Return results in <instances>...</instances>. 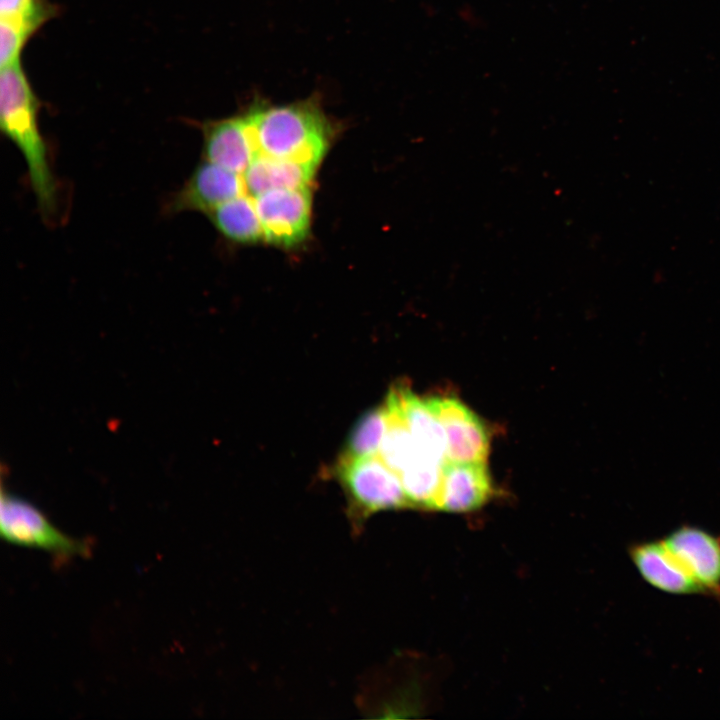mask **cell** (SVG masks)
Returning a JSON list of instances; mask_svg holds the SVG:
<instances>
[{
	"label": "cell",
	"instance_id": "cell-1",
	"mask_svg": "<svg viewBox=\"0 0 720 720\" xmlns=\"http://www.w3.org/2000/svg\"><path fill=\"white\" fill-rule=\"evenodd\" d=\"M244 116L256 155L319 166L328 150L332 127L312 99L279 106L257 104Z\"/></svg>",
	"mask_w": 720,
	"mask_h": 720
},
{
	"label": "cell",
	"instance_id": "cell-2",
	"mask_svg": "<svg viewBox=\"0 0 720 720\" xmlns=\"http://www.w3.org/2000/svg\"><path fill=\"white\" fill-rule=\"evenodd\" d=\"M38 111V100L20 61L1 68L0 127L22 153L39 209L48 217L56 211L58 191L38 125Z\"/></svg>",
	"mask_w": 720,
	"mask_h": 720
},
{
	"label": "cell",
	"instance_id": "cell-3",
	"mask_svg": "<svg viewBox=\"0 0 720 720\" xmlns=\"http://www.w3.org/2000/svg\"><path fill=\"white\" fill-rule=\"evenodd\" d=\"M334 475L347 499V513L354 530L378 512L411 508L399 475L377 455L339 457Z\"/></svg>",
	"mask_w": 720,
	"mask_h": 720
},
{
	"label": "cell",
	"instance_id": "cell-4",
	"mask_svg": "<svg viewBox=\"0 0 720 720\" xmlns=\"http://www.w3.org/2000/svg\"><path fill=\"white\" fill-rule=\"evenodd\" d=\"M0 503L1 536L8 543L46 551L58 560L90 553L87 541L63 533L38 508L4 488Z\"/></svg>",
	"mask_w": 720,
	"mask_h": 720
},
{
	"label": "cell",
	"instance_id": "cell-5",
	"mask_svg": "<svg viewBox=\"0 0 720 720\" xmlns=\"http://www.w3.org/2000/svg\"><path fill=\"white\" fill-rule=\"evenodd\" d=\"M253 199L266 241L290 248L306 239L312 213V196L308 186L273 189Z\"/></svg>",
	"mask_w": 720,
	"mask_h": 720
},
{
	"label": "cell",
	"instance_id": "cell-6",
	"mask_svg": "<svg viewBox=\"0 0 720 720\" xmlns=\"http://www.w3.org/2000/svg\"><path fill=\"white\" fill-rule=\"evenodd\" d=\"M426 402L446 435V460L486 462L489 435L479 417L452 397H430Z\"/></svg>",
	"mask_w": 720,
	"mask_h": 720
},
{
	"label": "cell",
	"instance_id": "cell-7",
	"mask_svg": "<svg viewBox=\"0 0 720 720\" xmlns=\"http://www.w3.org/2000/svg\"><path fill=\"white\" fill-rule=\"evenodd\" d=\"M662 540L705 595L720 601V536L700 527L682 525Z\"/></svg>",
	"mask_w": 720,
	"mask_h": 720
},
{
	"label": "cell",
	"instance_id": "cell-8",
	"mask_svg": "<svg viewBox=\"0 0 720 720\" xmlns=\"http://www.w3.org/2000/svg\"><path fill=\"white\" fill-rule=\"evenodd\" d=\"M246 193L243 176L208 160L200 163L169 204V210L209 213Z\"/></svg>",
	"mask_w": 720,
	"mask_h": 720
},
{
	"label": "cell",
	"instance_id": "cell-9",
	"mask_svg": "<svg viewBox=\"0 0 720 720\" xmlns=\"http://www.w3.org/2000/svg\"><path fill=\"white\" fill-rule=\"evenodd\" d=\"M492 493L486 462L445 460L434 510L463 513L479 509Z\"/></svg>",
	"mask_w": 720,
	"mask_h": 720
},
{
	"label": "cell",
	"instance_id": "cell-10",
	"mask_svg": "<svg viewBox=\"0 0 720 720\" xmlns=\"http://www.w3.org/2000/svg\"><path fill=\"white\" fill-rule=\"evenodd\" d=\"M629 555L640 576L657 590L672 595H705L663 540L633 544L629 548Z\"/></svg>",
	"mask_w": 720,
	"mask_h": 720
},
{
	"label": "cell",
	"instance_id": "cell-11",
	"mask_svg": "<svg viewBox=\"0 0 720 720\" xmlns=\"http://www.w3.org/2000/svg\"><path fill=\"white\" fill-rule=\"evenodd\" d=\"M203 130L206 160L243 175L256 156L245 116L209 122Z\"/></svg>",
	"mask_w": 720,
	"mask_h": 720
},
{
	"label": "cell",
	"instance_id": "cell-12",
	"mask_svg": "<svg viewBox=\"0 0 720 720\" xmlns=\"http://www.w3.org/2000/svg\"><path fill=\"white\" fill-rule=\"evenodd\" d=\"M397 403L405 424L419 451L438 462L446 460V435L438 418L426 399L413 393L407 386H394Z\"/></svg>",
	"mask_w": 720,
	"mask_h": 720
},
{
	"label": "cell",
	"instance_id": "cell-13",
	"mask_svg": "<svg viewBox=\"0 0 720 720\" xmlns=\"http://www.w3.org/2000/svg\"><path fill=\"white\" fill-rule=\"evenodd\" d=\"M317 167L296 160L256 155L242 175L246 193L255 197L273 189L306 187Z\"/></svg>",
	"mask_w": 720,
	"mask_h": 720
},
{
	"label": "cell",
	"instance_id": "cell-14",
	"mask_svg": "<svg viewBox=\"0 0 720 720\" xmlns=\"http://www.w3.org/2000/svg\"><path fill=\"white\" fill-rule=\"evenodd\" d=\"M216 229L238 243H256L264 239L254 199L247 193L233 198L208 213Z\"/></svg>",
	"mask_w": 720,
	"mask_h": 720
},
{
	"label": "cell",
	"instance_id": "cell-15",
	"mask_svg": "<svg viewBox=\"0 0 720 720\" xmlns=\"http://www.w3.org/2000/svg\"><path fill=\"white\" fill-rule=\"evenodd\" d=\"M442 464L420 454L399 473L411 508L434 510L440 488Z\"/></svg>",
	"mask_w": 720,
	"mask_h": 720
},
{
	"label": "cell",
	"instance_id": "cell-16",
	"mask_svg": "<svg viewBox=\"0 0 720 720\" xmlns=\"http://www.w3.org/2000/svg\"><path fill=\"white\" fill-rule=\"evenodd\" d=\"M389 416L385 403L364 413L352 428L341 457L377 456L388 428Z\"/></svg>",
	"mask_w": 720,
	"mask_h": 720
},
{
	"label": "cell",
	"instance_id": "cell-17",
	"mask_svg": "<svg viewBox=\"0 0 720 720\" xmlns=\"http://www.w3.org/2000/svg\"><path fill=\"white\" fill-rule=\"evenodd\" d=\"M0 19V64L3 68L19 60L24 44L42 24L21 18Z\"/></svg>",
	"mask_w": 720,
	"mask_h": 720
},
{
	"label": "cell",
	"instance_id": "cell-18",
	"mask_svg": "<svg viewBox=\"0 0 720 720\" xmlns=\"http://www.w3.org/2000/svg\"><path fill=\"white\" fill-rule=\"evenodd\" d=\"M54 13L46 0H0V18H21L45 23Z\"/></svg>",
	"mask_w": 720,
	"mask_h": 720
}]
</instances>
